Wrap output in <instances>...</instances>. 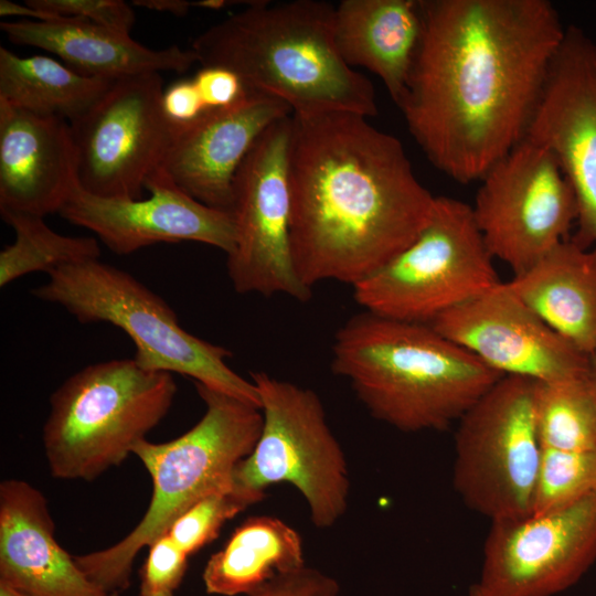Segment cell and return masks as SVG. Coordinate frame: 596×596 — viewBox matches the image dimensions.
Returning <instances> with one entry per match:
<instances>
[{"label":"cell","instance_id":"obj_1","mask_svg":"<svg viewBox=\"0 0 596 596\" xmlns=\"http://www.w3.org/2000/svg\"><path fill=\"white\" fill-rule=\"evenodd\" d=\"M398 104L430 163L480 181L526 135L565 29L549 0H422Z\"/></svg>","mask_w":596,"mask_h":596},{"label":"cell","instance_id":"obj_2","mask_svg":"<svg viewBox=\"0 0 596 596\" xmlns=\"http://www.w3.org/2000/svg\"><path fill=\"white\" fill-rule=\"evenodd\" d=\"M288 175L292 260L309 289L371 276L415 240L435 201L402 142L348 111L291 114Z\"/></svg>","mask_w":596,"mask_h":596},{"label":"cell","instance_id":"obj_3","mask_svg":"<svg viewBox=\"0 0 596 596\" xmlns=\"http://www.w3.org/2000/svg\"><path fill=\"white\" fill-rule=\"evenodd\" d=\"M334 12L320 0H255L200 33L190 49L201 66L234 72L249 91L283 100L292 113L373 117L374 87L340 55Z\"/></svg>","mask_w":596,"mask_h":596},{"label":"cell","instance_id":"obj_4","mask_svg":"<svg viewBox=\"0 0 596 596\" xmlns=\"http://www.w3.org/2000/svg\"><path fill=\"white\" fill-rule=\"evenodd\" d=\"M331 369L374 418L404 433L448 428L503 376L428 323L365 310L337 331Z\"/></svg>","mask_w":596,"mask_h":596},{"label":"cell","instance_id":"obj_5","mask_svg":"<svg viewBox=\"0 0 596 596\" xmlns=\"http://www.w3.org/2000/svg\"><path fill=\"white\" fill-rule=\"evenodd\" d=\"M205 405L201 419L166 443L134 449L150 475L152 494L138 524L105 549L74 555L81 571L105 593L130 586L137 554L167 534L173 522L207 494L232 485L235 467L253 451L263 427L259 407L194 383Z\"/></svg>","mask_w":596,"mask_h":596},{"label":"cell","instance_id":"obj_6","mask_svg":"<svg viewBox=\"0 0 596 596\" xmlns=\"http://www.w3.org/2000/svg\"><path fill=\"white\" fill-rule=\"evenodd\" d=\"M175 394L171 373L146 370L132 358L68 376L50 397L42 433L52 477L92 481L121 465L166 417Z\"/></svg>","mask_w":596,"mask_h":596},{"label":"cell","instance_id":"obj_7","mask_svg":"<svg viewBox=\"0 0 596 596\" xmlns=\"http://www.w3.org/2000/svg\"><path fill=\"white\" fill-rule=\"evenodd\" d=\"M34 287L36 299L65 309L81 323H109L135 344L146 370L178 373L260 408L258 391L226 363L231 352L185 329L173 309L131 274L99 258L64 265Z\"/></svg>","mask_w":596,"mask_h":596},{"label":"cell","instance_id":"obj_8","mask_svg":"<svg viewBox=\"0 0 596 596\" xmlns=\"http://www.w3.org/2000/svg\"><path fill=\"white\" fill-rule=\"evenodd\" d=\"M471 205L435 196L415 240L368 278L354 285V300L372 313L430 324L441 313L501 281Z\"/></svg>","mask_w":596,"mask_h":596},{"label":"cell","instance_id":"obj_9","mask_svg":"<svg viewBox=\"0 0 596 596\" xmlns=\"http://www.w3.org/2000/svg\"><path fill=\"white\" fill-rule=\"evenodd\" d=\"M251 380L263 427L251 455L235 467L233 485L262 501L269 486L287 482L306 500L317 528L334 525L348 509L350 478L319 396L265 372L251 373Z\"/></svg>","mask_w":596,"mask_h":596},{"label":"cell","instance_id":"obj_10","mask_svg":"<svg viewBox=\"0 0 596 596\" xmlns=\"http://www.w3.org/2000/svg\"><path fill=\"white\" fill-rule=\"evenodd\" d=\"M534 383L503 375L458 421L454 488L468 508L491 522L532 513L542 455Z\"/></svg>","mask_w":596,"mask_h":596},{"label":"cell","instance_id":"obj_11","mask_svg":"<svg viewBox=\"0 0 596 596\" xmlns=\"http://www.w3.org/2000/svg\"><path fill=\"white\" fill-rule=\"evenodd\" d=\"M493 258L522 274L567 238L575 192L545 147L524 138L481 178L471 206Z\"/></svg>","mask_w":596,"mask_h":596},{"label":"cell","instance_id":"obj_12","mask_svg":"<svg viewBox=\"0 0 596 596\" xmlns=\"http://www.w3.org/2000/svg\"><path fill=\"white\" fill-rule=\"evenodd\" d=\"M290 130L291 115L272 124L236 172L230 210L235 244L226 268L240 294H281L306 301L311 289L296 273L290 243Z\"/></svg>","mask_w":596,"mask_h":596},{"label":"cell","instance_id":"obj_13","mask_svg":"<svg viewBox=\"0 0 596 596\" xmlns=\"http://www.w3.org/2000/svg\"><path fill=\"white\" fill-rule=\"evenodd\" d=\"M160 73L116 79L81 117L70 123L78 185L108 199H141L147 179L172 143L174 127L162 109Z\"/></svg>","mask_w":596,"mask_h":596},{"label":"cell","instance_id":"obj_14","mask_svg":"<svg viewBox=\"0 0 596 596\" xmlns=\"http://www.w3.org/2000/svg\"><path fill=\"white\" fill-rule=\"evenodd\" d=\"M596 561V493L570 505L492 521L483 544L480 596H554Z\"/></svg>","mask_w":596,"mask_h":596},{"label":"cell","instance_id":"obj_15","mask_svg":"<svg viewBox=\"0 0 596 596\" xmlns=\"http://www.w3.org/2000/svg\"><path fill=\"white\" fill-rule=\"evenodd\" d=\"M525 138L558 161L577 202L572 238L590 247L596 243V42L579 28L565 29Z\"/></svg>","mask_w":596,"mask_h":596},{"label":"cell","instance_id":"obj_16","mask_svg":"<svg viewBox=\"0 0 596 596\" xmlns=\"http://www.w3.org/2000/svg\"><path fill=\"white\" fill-rule=\"evenodd\" d=\"M430 326L503 375L552 382L589 374V358L546 324L504 283Z\"/></svg>","mask_w":596,"mask_h":596},{"label":"cell","instance_id":"obj_17","mask_svg":"<svg viewBox=\"0 0 596 596\" xmlns=\"http://www.w3.org/2000/svg\"><path fill=\"white\" fill-rule=\"evenodd\" d=\"M146 199H108L77 185L60 215L93 232L117 255L158 243L198 242L228 255L235 244L231 212L210 207L182 191L159 168L146 181Z\"/></svg>","mask_w":596,"mask_h":596},{"label":"cell","instance_id":"obj_18","mask_svg":"<svg viewBox=\"0 0 596 596\" xmlns=\"http://www.w3.org/2000/svg\"><path fill=\"white\" fill-rule=\"evenodd\" d=\"M291 114L283 100L251 92L237 105L175 129L161 169L194 200L230 212L243 160L272 124Z\"/></svg>","mask_w":596,"mask_h":596},{"label":"cell","instance_id":"obj_19","mask_svg":"<svg viewBox=\"0 0 596 596\" xmlns=\"http://www.w3.org/2000/svg\"><path fill=\"white\" fill-rule=\"evenodd\" d=\"M77 185L70 121L0 100V211L58 213Z\"/></svg>","mask_w":596,"mask_h":596},{"label":"cell","instance_id":"obj_20","mask_svg":"<svg viewBox=\"0 0 596 596\" xmlns=\"http://www.w3.org/2000/svg\"><path fill=\"white\" fill-rule=\"evenodd\" d=\"M0 584L25 596H106L55 539L44 494L29 482L0 483Z\"/></svg>","mask_w":596,"mask_h":596},{"label":"cell","instance_id":"obj_21","mask_svg":"<svg viewBox=\"0 0 596 596\" xmlns=\"http://www.w3.org/2000/svg\"><path fill=\"white\" fill-rule=\"evenodd\" d=\"M0 28L11 43L51 52L91 77L119 79L163 71L185 73L198 63L191 49H150L130 34L78 18L1 22Z\"/></svg>","mask_w":596,"mask_h":596},{"label":"cell","instance_id":"obj_22","mask_svg":"<svg viewBox=\"0 0 596 596\" xmlns=\"http://www.w3.org/2000/svg\"><path fill=\"white\" fill-rule=\"evenodd\" d=\"M423 33L422 0H342L334 39L343 61L380 77L398 106Z\"/></svg>","mask_w":596,"mask_h":596},{"label":"cell","instance_id":"obj_23","mask_svg":"<svg viewBox=\"0 0 596 596\" xmlns=\"http://www.w3.org/2000/svg\"><path fill=\"white\" fill-rule=\"evenodd\" d=\"M525 306L581 352L596 349V248L566 238L504 283Z\"/></svg>","mask_w":596,"mask_h":596},{"label":"cell","instance_id":"obj_24","mask_svg":"<svg viewBox=\"0 0 596 596\" xmlns=\"http://www.w3.org/2000/svg\"><path fill=\"white\" fill-rule=\"evenodd\" d=\"M305 564L300 534L278 518L257 515L242 522L211 555L202 581L207 594L247 596L275 576Z\"/></svg>","mask_w":596,"mask_h":596},{"label":"cell","instance_id":"obj_25","mask_svg":"<svg viewBox=\"0 0 596 596\" xmlns=\"http://www.w3.org/2000/svg\"><path fill=\"white\" fill-rule=\"evenodd\" d=\"M115 81L83 75L50 56H20L0 47V100L36 115L72 123Z\"/></svg>","mask_w":596,"mask_h":596},{"label":"cell","instance_id":"obj_26","mask_svg":"<svg viewBox=\"0 0 596 596\" xmlns=\"http://www.w3.org/2000/svg\"><path fill=\"white\" fill-rule=\"evenodd\" d=\"M533 412L543 449L596 450V391L589 374L534 383Z\"/></svg>","mask_w":596,"mask_h":596},{"label":"cell","instance_id":"obj_27","mask_svg":"<svg viewBox=\"0 0 596 596\" xmlns=\"http://www.w3.org/2000/svg\"><path fill=\"white\" fill-rule=\"evenodd\" d=\"M15 238L0 252V286L32 273L46 275L64 265L100 257L95 237L67 236L53 231L44 217L14 211H0Z\"/></svg>","mask_w":596,"mask_h":596},{"label":"cell","instance_id":"obj_28","mask_svg":"<svg viewBox=\"0 0 596 596\" xmlns=\"http://www.w3.org/2000/svg\"><path fill=\"white\" fill-rule=\"evenodd\" d=\"M596 493V450L543 449L533 497L532 513L575 503Z\"/></svg>","mask_w":596,"mask_h":596},{"label":"cell","instance_id":"obj_29","mask_svg":"<svg viewBox=\"0 0 596 596\" xmlns=\"http://www.w3.org/2000/svg\"><path fill=\"white\" fill-rule=\"evenodd\" d=\"M257 502V498L232 482L191 505L173 522L167 534L191 556L213 541L226 521Z\"/></svg>","mask_w":596,"mask_h":596},{"label":"cell","instance_id":"obj_30","mask_svg":"<svg viewBox=\"0 0 596 596\" xmlns=\"http://www.w3.org/2000/svg\"><path fill=\"white\" fill-rule=\"evenodd\" d=\"M148 549L140 571V596H174L184 578L189 555L168 534Z\"/></svg>","mask_w":596,"mask_h":596},{"label":"cell","instance_id":"obj_31","mask_svg":"<svg viewBox=\"0 0 596 596\" xmlns=\"http://www.w3.org/2000/svg\"><path fill=\"white\" fill-rule=\"evenodd\" d=\"M46 12L78 18L98 25L130 34L136 15L131 4L121 0H26Z\"/></svg>","mask_w":596,"mask_h":596},{"label":"cell","instance_id":"obj_32","mask_svg":"<svg viewBox=\"0 0 596 596\" xmlns=\"http://www.w3.org/2000/svg\"><path fill=\"white\" fill-rule=\"evenodd\" d=\"M247 596H342L339 583L306 564L279 574Z\"/></svg>","mask_w":596,"mask_h":596},{"label":"cell","instance_id":"obj_33","mask_svg":"<svg viewBox=\"0 0 596 596\" xmlns=\"http://www.w3.org/2000/svg\"><path fill=\"white\" fill-rule=\"evenodd\" d=\"M192 79L211 111L235 106L252 92L237 74L220 66H201Z\"/></svg>","mask_w":596,"mask_h":596},{"label":"cell","instance_id":"obj_34","mask_svg":"<svg viewBox=\"0 0 596 596\" xmlns=\"http://www.w3.org/2000/svg\"><path fill=\"white\" fill-rule=\"evenodd\" d=\"M162 109L174 130L196 121L211 111L206 108L192 78L178 81L164 88Z\"/></svg>","mask_w":596,"mask_h":596},{"label":"cell","instance_id":"obj_35","mask_svg":"<svg viewBox=\"0 0 596 596\" xmlns=\"http://www.w3.org/2000/svg\"><path fill=\"white\" fill-rule=\"evenodd\" d=\"M1 17H24L31 21H53L63 17L38 9L26 2L20 4L10 0H0Z\"/></svg>","mask_w":596,"mask_h":596},{"label":"cell","instance_id":"obj_36","mask_svg":"<svg viewBox=\"0 0 596 596\" xmlns=\"http://www.w3.org/2000/svg\"><path fill=\"white\" fill-rule=\"evenodd\" d=\"M132 6L151 11L167 12L175 17H183L192 9L191 1L185 0H135Z\"/></svg>","mask_w":596,"mask_h":596},{"label":"cell","instance_id":"obj_37","mask_svg":"<svg viewBox=\"0 0 596 596\" xmlns=\"http://www.w3.org/2000/svg\"><path fill=\"white\" fill-rule=\"evenodd\" d=\"M254 0L249 1H228V0H200V1H191L192 8H201V9H207V10H221L237 3L242 4H251Z\"/></svg>","mask_w":596,"mask_h":596},{"label":"cell","instance_id":"obj_38","mask_svg":"<svg viewBox=\"0 0 596 596\" xmlns=\"http://www.w3.org/2000/svg\"><path fill=\"white\" fill-rule=\"evenodd\" d=\"M588 358H589V379L596 391V349Z\"/></svg>","mask_w":596,"mask_h":596},{"label":"cell","instance_id":"obj_39","mask_svg":"<svg viewBox=\"0 0 596 596\" xmlns=\"http://www.w3.org/2000/svg\"><path fill=\"white\" fill-rule=\"evenodd\" d=\"M0 596H25L18 590L0 584Z\"/></svg>","mask_w":596,"mask_h":596},{"label":"cell","instance_id":"obj_40","mask_svg":"<svg viewBox=\"0 0 596 596\" xmlns=\"http://www.w3.org/2000/svg\"><path fill=\"white\" fill-rule=\"evenodd\" d=\"M469 596H480L472 585L469 588Z\"/></svg>","mask_w":596,"mask_h":596},{"label":"cell","instance_id":"obj_41","mask_svg":"<svg viewBox=\"0 0 596 596\" xmlns=\"http://www.w3.org/2000/svg\"><path fill=\"white\" fill-rule=\"evenodd\" d=\"M106 596H121V593H118V592L107 593Z\"/></svg>","mask_w":596,"mask_h":596}]
</instances>
